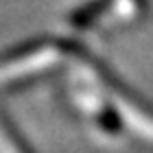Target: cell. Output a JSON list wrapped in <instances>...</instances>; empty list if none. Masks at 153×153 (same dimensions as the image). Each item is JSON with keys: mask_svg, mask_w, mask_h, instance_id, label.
Masks as SVG:
<instances>
[{"mask_svg": "<svg viewBox=\"0 0 153 153\" xmlns=\"http://www.w3.org/2000/svg\"><path fill=\"white\" fill-rule=\"evenodd\" d=\"M64 48L68 55L81 59V64H85L92 74L99 79L101 88L107 92V96L112 101V105L118 109V114L123 116V120H127L131 127H136V131L147 140H153V105H149L136 90H129L118 76L107 70L105 64L96 61L88 51H83V46H79L76 42L64 39Z\"/></svg>", "mask_w": 153, "mask_h": 153, "instance_id": "1", "label": "cell"}, {"mask_svg": "<svg viewBox=\"0 0 153 153\" xmlns=\"http://www.w3.org/2000/svg\"><path fill=\"white\" fill-rule=\"evenodd\" d=\"M64 53V42L31 39L0 57V74L11 81H24L29 76H35L37 72H44L48 66H55Z\"/></svg>", "mask_w": 153, "mask_h": 153, "instance_id": "2", "label": "cell"}, {"mask_svg": "<svg viewBox=\"0 0 153 153\" xmlns=\"http://www.w3.org/2000/svg\"><path fill=\"white\" fill-rule=\"evenodd\" d=\"M109 7H112V0H88L85 4L76 7L70 13L68 22L74 31H88L90 26H94V22L103 13L109 11Z\"/></svg>", "mask_w": 153, "mask_h": 153, "instance_id": "3", "label": "cell"}, {"mask_svg": "<svg viewBox=\"0 0 153 153\" xmlns=\"http://www.w3.org/2000/svg\"><path fill=\"white\" fill-rule=\"evenodd\" d=\"M112 7H116L118 20L125 22V24L136 22L147 11V2L144 0H112Z\"/></svg>", "mask_w": 153, "mask_h": 153, "instance_id": "4", "label": "cell"}]
</instances>
